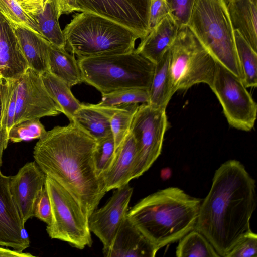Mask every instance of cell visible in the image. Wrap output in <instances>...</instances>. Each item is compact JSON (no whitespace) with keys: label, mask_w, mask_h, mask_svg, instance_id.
Masks as SVG:
<instances>
[{"label":"cell","mask_w":257,"mask_h":257,"mask_svg":"<svg viewBox=\"0 0 257 257\" xmlns=\"http://www.w3.org/2000/svg\"><path fill=\"white\" fill-rule=\"evenodd\" d=\"M97 142L73 120L46 131L33 152L41 170L73 196L88 218L107 192L96 171Z\"/></svg>","instance_id":"obj_1"},{"label":"cell","mask_w":257,"mask_h":257,"mask_svg":"<svg viewBox=\"0 0 257 257\" xmlns=\"http://www.w3.org/2000/svg\"><path fill=\"white\" fill-rule=\"evenodd\" d=\"M256 205L255 180L239 161L230 160L216 170L210 190L201 203L195 229L220 256L251 231Z\"/></svg>","instance_id":"obj_2"},{"label":"cell","mask_w":257,"mask_h":257,"mask_svg":"<svg viewBox=\"0 0 257 257\" xmlns=\"http://www.w3.org/2000/svg\"><path fill=\"white\" fill-rule=\"evenodd\" d=\"M202 201L179 188L168 187L141 200L127 217L160 249L195 228Z\"/></svg>","instance_id":"obj_3"},{"label":"cell","mask_w":257,"mask_h":257,"mask_svg":"<svg viewBox=\"0 0 257 257\" xmlns=\"http://www.w3.org/2000/svg\"><path fill=\"white\" fill-rule=\"evenodd\" d=\"M66 48L78 58L127 53L138 36L128 28L94 13H75L62 30Z\"/></svg>","instance_id":"obj_4"},{"label":"cell","mask_w":257,"mask_h":257,"mask_svg":"<svg viewBox=\"0 0 257 257\" xmlns=\"http://www.w3.org/2000/svg\"><path fill=\"white\" fill-rule=\"evenodd\" d=\"M84 82L102 94L129 88L149 89L155 64L137 53L81 58Z\"/></svg>","instance_id":"obj_5"},{"label":"cell","mask_w":257,"mask_h":257,"mask_svg":"<svg viewBox=\"0 0 257 257\" xmlns=\"http://www.w3.org/2000/svg\"><path fill=\"white\" fill-rule=\"evenodd\" d=\"M187 26L216 62L242 81L234 30L224 0H196Z\"/></svg>","instance_id":"obj_6"},{"label":"cell","mask_w":257,"mask_h":257,"mask_svg":"<svg viewBox=\"0 0 257 257\" xmlns=\"http://www.w3.org/2000/svg\"><path fill=\"white\" fill-rule=\"evenodd\" d=\"M174 92L187 90L199 83L211 85L216 62L188 26L179 28L168 50Z\"/></svg>","instance_id":"obj_7"},{"label":"cell","mask_w":257,"mask_h":257,"mask_svg":"<svg viewBox=\"0 0 257 257\" xmlns=\"http://www.w3.org/2000/svg\"><path fill=\"white\" fill-rule=\"evenodd\" d=\"M45 186L51 205V219L46 231L52 239L83 249L92 243L88 218L81 206L60 184L46 175Z\"/></svg>","instance_id":"obj_8"},{"label":"cell","mask_w":257,"mask_h":257,"mask_svg":"<svg viewBox=\"0 0 257 257\" xmlns=\"http://www.w3.org/2000/svg\"><path fill=\"white\" fill-rule=\"evenodd\" d=\"M168 126L166 109L139 105L130 128L137 147L132 179L143 174L160 156Z\"/></svg>","instance_id":"obj_9"},{"label":"cell","mask_w":257,"mask_h":257,"mask_svg":"<svg viewBox=\"0 0 257 257\" xmlns=\"http://www.w3.org/2000/svg\"><path fill=\"white\" fill-rule=\"evenodd\" d=\"M209 87L217 97L230 126L244 131L253 128L257 105L240 78L216 62Z\"/></svg>","instance_id":"obj_10"},{"label":"cell","mask_w":257,"mask_h":257,"mask_svg":"<svg viewBox=\"0 0 257 257\" xmlns=\"http://www.w3.org/2000/svg\"><path fill=\"white\" fill-rule=\"evenodd\" d=\"M77 11L102 16L128 28L141 40L149 32L151 0H75Z\"/></svg>","instance_id":"obj_11"},{"label":"cell","mask_w":257,"mask_h":257,"mask_svg":"<svg viewBox=\"0 0 257 257\" xmlns=\"http://www.w3.org/2000/svg\"><path fill=\"white\" fill-rule=\"evenodd\" d=\"M62 113L47 91L41 74L29 67L18 79L13 126L25 120L55 116Z\"/></svg>","instance_id":"obj_12"},{"label":"cell","mask_w":257,"mask_h":257,"mask_svg":"<svg viewBox=\"0 0 257 257\" xmlns=\"http://www.w3.org/2000/svg\"><path fill=\"white\" fill-rule=\"evenodd\" d=\"M133 188L128 183L115 189L108 202L95 210L88 218L90 230L102 243L103 249L109 247L125 218Z\"/></svg>","instance_id":"obj_13"},{"label":"cell","mask_w":257,"mask_h":257,"mask_svg":"<svg viewBox=\"0 0 257 257\" xmlns=\"http://www.w3.org/2000/svg\"><path fill=\"white\" fill-rule=\"evenodd\" d=\"M46 178L35 161L27 163L16 175L10 176V191L24 224L34 217L35 204L45 186Z\"/></svg>","instance_id":"obj_14"},{"label":"cell","mask_w":257,"mask_h":257,"mask_svg":"<svg viewBox=\"0 0 257 257\" xmlns=\"http://www.w3.org/2000/svg\"><path fill=\"white\" fill-rule=\"evenodd\" d=\"M10 179L0 168V246L23 252L30 240L10 191Z\"/></svg>","instance_id":"obj_15"},{"label":"cell","mask_w":257,"mask_h":257,"mask_svg":"<svg viewBox=\"0 0 257 257\" xmlns=\"http://www.w3.org/2000/svg\"><path fill=\"white\" fill-rule=\"evenodd\" d=\"M159 250L126 216L111 245L102 252L106 257H154Z\"/></svg>","instance_id":"obj_16"},{"label":"cell","mask_w":257,"mask_h":257,"mask_svg":"<svg viewBox=\"0 0 257 257\" xmlns=\"http://www.w3.org/2000/svg\"><path fill=\"white\" fill-rule=\"evenodd\" d=\"M29 67L13 27L0 13V76L17 79Z\"/></svg>","instance_id":"obj_17"},{"label":"cell","mask_w":257,"mask_h":257,"mask_svg":"<svg viewBox=\"0 0 257 257\" xmlns=\"http://www.w3.org/2000/svg\"><path fill=\"white\" fill-rule=\"evenodd\" d=\"M136 156V141L130 132L115 151L111 164L103 175L107 192L120 187L132 180Z\"/></svg>","instance_id":"obj_18"},{"label":"cell","mask_w":257,"mask_h":257,"mask_svg":"<svg viewBox=\"0 0 257 257\" xmlns=\"http://www.w3.org/2000/svg\"><path fill=\"white\" fill-rule=\"evenodd\" d=\"M179 27L169 14L150 31L135 51L156 64L173 44Z\"/></svg>","instance_id":"obj_19"},{"label":"cell","mask_w":257,"mask_h":257,"mask_svg":"<svg viewBox=\"0 0 257 257\" xmlns=\"http://www.w3.org/2000/svg\"><path fill=\"white\" fill-rule=\"evenodd\" d=\"M225 3L234 31L257 52V0H227Z\"/></svg>","instance_id":"obj_20"},{"label":"cell","mask_w":257,"mask_h":257,"mask_svg":"<svg viewBox=\"0 0 257 257\" xmlns=\"http://www.w3.org/2000/svg\"><path fill=\"white\" fill-rule=\"evenodd\" d=\"M13 28L29 67L40 74L48 71L50 43L42 36L22 27Z\"/></svg>","instance_id":"obj_21"},{"label":"cell","mask_w":257,"mask_h":257,"mask_svg":"<svg viewBox=\"0 0 257 257\" xmlns=\"http://www.w3.org/2000/svg\"><path fill=\"white\" fill-rule=\"evenodd\" d=\"M116 107L81 103L73 120L98 141L111 134L110 120Z\"/></svg>","instance_id":"obj_22"},{"label":"cell","mask_w":257,"mask_h":257,"mask_svg":"<svg viewBox=\"0 0 257 257\" xmlns=\"http://www.w3.org/2000/svg\"><path fill=\"white\" fill-rule=\"evenodd\" d=\"M48 71L70 88L83 82L78 60L74 55L69 53L66 49L51 43L49 49Z\"/></svg>","instance_id":"obj_23"},{"label":"cell","mask_w":257,"mask_h":257,"mask_svg":"<svg viewBox=\"0 0 257 257\" xmlns=\"http://www.w3.org/2000/svg\"><path fill=\"white\" fill-rule=\"evenodd\" d=\"M149 93V101L148 104L153 107L163 109L166 108L175 93L170 72L168 50L162 59L155 64Z\"/></svg>","instance_id":"obj_24"},{"label":"cell","mask_w":257,"mask_h":257,"mask_svg":"<svg viewBox=\"0 0 257 257\" xmlns=\"http://www.w3.org/2000/svg\"><path fill=\"white\" fill-rule=\"evenodd\" d=\"M41 75L47 91L60 107L62 113L69 121H73L74 115L81 103L74 96L70 87L49 71Z\"/></svg>","instance_id":"obj_25"},{"label":"cell","mask_w":257,"mask_h":257,"mask_svg":"<svg viewBox=\"0 0 257 257\" xmlns=\"http://www.w3.org/2000/svg\"><path fill=\"white\" fill-rule=\"evenodd\" d=\"M42 36L50 43L66 49V41L59 23L58 13L52 0H45L42 10L33 17Z\"/></svg>","instance_id":"obj_26"},{"label":"cell","mask_w":257,"mask_h":257,"mask_svg":"<svg viewBox=\"0 0 257 257\" xmlns=\"http://www.w3.org/2000/svg\"><path fill=\"white\" fill-rule=\"evenodd\" d=\"M236 49L246 88L257 85V52L254 51L237 30L234 31Z\"/></svg>","instance_id":"obj_27"},{"label":"cell","mask_w":257,"mask_h":257,"mask_svg":"<svg viewBox=\"0 0 257 257\" xmlns=\"http://www.w3.org/2000/svg\"><path fill=\"white\" fill-rule=\"evenodd\" d=\"M177 257H220L208 240L195 228L179 240Z\"/></svg>","instance_id":"obj_28"},{"label":"cell","mask_w":257,"mask_h":257,"mask_svg":"<svg viewBox=\"0 0 257 257\" xmlns=\"http://www.w3.org/2000/svg\"><path fill=\"white\" fill-rule=\"evenodd\" d=\"M17 79H3L1 84V120L3 131L9 138L16 112Z\"/></svg>","instance_id":"obj_29"},{"label":"cell","mask_w":257,"mask_h":257,"mask_svg":"<svg viewBox=\"0 0 257 257\" xmlns=\"http://www.w3.org/2000/svg\"><path fill=\"white\" fill-rule=\"evenodd\" d=\"M139 105L130 104L116 106L110 120V129L113 136L115 151L130 132L131 124Z\"/></svg>","instance_id":"obj_30"},{"label":"cell","mask_w":257,"mask_h":257,"mask_svg":"<svg viewBox=\"0 0 257 257\" xmlns=\"http://www.w3.org/2000/svg\"><path fill=\"white\" fill-rule=\"evenodd\" d=\"M0 13L13 27H22L42 36L34 19L16 0H0Z\"/></svg>","instance_id":"obj_31"},{"label":"cell","mask_w":257,"mask_h":257,"mask_svg":"<svg viewBox=\"0 0 257 257\" xmlns=\"http://www.w3.org/2000/svg\"><path fill=\"white\" fill-rule=\"evenodd\" d=\"M149 90L144 88H129L102 94L99 105L113 107L139 103H148Z\"/></svg>","instance_id":"obj_32"},{"label":"cell","mask_w":257,"mask_h":257,"mask_svg":"<svg viewBox=\"0 0 257 257\" xmlns=\"http://www.w3.org/2000/svg\"><path fill=\"white\" fill-rule=\"evenodd\" d=\"M46 131L40 119H29L14 125L9 132V140L19 143L39 139Z\"/></svg>","instance_id":"obj_33"},{"label":"cell","mask_w":257,"mask_h":257,"mask_svg":"<svg viewBox=\"0 0 257 257\" xmlns=\"http://www.w3.org/2000/svg\"><path fill=\"white\" fill-rule=\"evenodd\" d=\"M97 142L94 155V163L97 175L103 178V175L108 169L113 160L115 145L112 134Z\"/></svg>","instance_id":"obj_34"},{"label":"cell","mask_w":257,"mask_h":257,"mask_svg":"<svg viewBox=\"0 0 257 257\" xmlns=\"http://www.w3.org/2000/svg\"><path fill=\"white\" fill-rule=\"evenodd\" d=\"M169 10V15L179 28L187 26L196 0H165Z\"/></svg>","instance_id":"obj_35"},{"label":"cell","mask_w":257,"mask_h":257,"mask_svg":"<svg viewBox=\"0 0 257 257\" xmlns=\"http://www.w3.org/2000/svg\"><path fill=\"white\" fill-rule=\"evenodd\" d=\"M257 256V235L252 231L244 235L234 246L226 257Z\"/></svg>","instance_id":"obj_36"},{"label":"cell","mask_w":257,"mask_h":257,"mask_svg":"<svg viewBox=\"0 0 257 257\" xmlns=\"http://www.w3.org/2000/svg\"><path fill=\"white\" fill-rule=\"evenodd\" d=\"M34 216L48 224L51 219V205L50 198L44 186L34 206Z\"/></svg>","instance_id":"obj_37"},{"label":"cell","mask_w":257,"mask_h":257,"mask_svg":"<svg viewBox=\"0 0 257 257\" xmlns=\"http://www.w3.org/2000/svg\"><path fill=\"white\" fill-rule=\"evenodd\" d=\"M169 14V10L165 0H151L149 13V32Z\"/></svg>","instance_id":"obj_38"},{"label":"cell","mask_w":257,"mask_h":257,"mask_svg":"<svg viewBox=\"0 0 257 257\" xmlns=\"http://www.w3.org/2000/svg\"><path fill=\"white\" fill-rule=\"evenodd\" d=\"M23 9L32 17L40 12L45 0H16Z\"/></svg>","instance_id":"obj_39"},{"label":"cell","mask_w":257,"mask_h":257,"mask_svg":"<svg viewBox=\"0 0 257 257\" xmlns=\"http://www.w3.org/2000/svg\"><path fill=\"white\" fill-rule=\"evenodd\" d=\"M55 5L58 17L77 11L75 0H52Z\"/></svg>","instance_id":"obj_40"},{"label":"cell","mask_w":257,"mask_h":257,"mask_svg":"<svg viewBox=\"0 0 257 257\" xmlns=\"http://www.w3.org/2000/svg\"><path fill=\"white\" fill-rule=\"evenodd\" d=\"M1 84H0V168L2 165V157L4 151L7 148L8 142L9 141V138L7 137L4 132L3 131L1 124Z\"/></svg>","instance_id":"obj_41"},{"label":"cell","mask_w":257,"mask_h":257,"mask_svg":"<svg viewBox=\"0 0 257 257\" xmlns=\"http://www.w3.org/2000/svg\"><path fill=\"white\" fill-rule=\"evenodd\" d=\"M0 256L3 257H33V255L30 253L18 251L15 250H11L1 247Z\"/></svg>","instance_id":"obj_42"},{"label":"cell","mask_w":257,"mask_h":257,"mask_svg":"<svg viewBox=\"0 0 257 257\" xmlns=\"http://www.w3.org/2000/svg\"><path fill=\"white\" fill-rule=\"evenodd\" d=\"M3 79L2 78L1 76H0V84H1L3 82Z\"/></svg>","instance_id":"obj_43"},{"label":"cell","mask_w":257,"mask_h":257,"mask_svg":"<svg viewBox=\"0 0 257 257\" xmlns=\"http://www.w3.org/2000/svg\"><path fill=\"white\" fill-rule=\"evenodd\" d=\"M227 0H224L225 2H226Z\"/></svg>","instance_id":"obj_44"}]
</instances>
